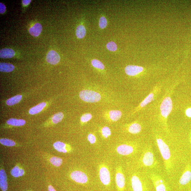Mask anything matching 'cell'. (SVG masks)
<instances>
[{"label": "cell", "instance_id": "cell-25", "mask_svg": "<svg viewBox=\"0 0 191 191\" xmlns=\"http://www.w3.org/2000/svg\"><path fill=\"white\" fill-rule=\"evenodd\" d=\"M86 33L85 28L82 25H79L76 31V36L79 39H82L85 37Z\"/></svg>", "mask_w": 191, "mask_h": 191}, {"label": "cell", "instance_id": "cell-17", "mask_svg": "<svg viewBox=\"0 0 191 191\" xmlns=\"http://www.w3.org/2000/svg\"><path fill=\"white\" fill-rule=\"evenodd\" d=\"M42 31V27L39 23H36L33 26L30 28L29 32L32 36L34 37H38Z\"/></svg>", "mask_w": 191, "mask_h": 191}, {"label": "cell", "instance_id": "cell-9", "mask_svg": "<svg viewBox=\"0 0 191 191\" xmlns=\"http://www.w3.org/2000/svg\"><path fill=\"white\" fill-rule=\"evenodd\" d=\"M160 111L163 117L166 119L172 109V102L171 98L167 97L163 100L160 106Z\"/></svg>", "mask_w": 191, "mask_h": 191}, {"label": "cell", "instance_id": "cell-31", "mask_svg": "<svg viewBox=\"0 0 191 191\" xmlns=\"http://www.w3.org/2000/svg\"><path fill=\"white\" fill-rule=\"evenodd\" d=\"M92 66L95 68L103 70L104 68V64L99 60L96 59L93 60L92 61Z\"/></svg>", "mask_w": 191, "mask_h": 191}, {"label": "cell", "instance_id": "cell-22", "mask_svg": "<svg viewBox=\"0 0 191 191\" xmlns=\"http://www.w3.org/2000/svg\"><path fill=\"white\" fill-rule=\"evenodd\" d=\"M14 66L12 64L6 63H1L0 71L3 72H10L14 69Z\"/></svg>", "mask_w": 191, "mask_h": 191}, {"label": "cell", "instance_id": "cell-19", "mask_svg": "<svg viewBox=\"0 0 191 191\" xmlns=\"http://www.w3.org/2000/svg\"><path fill=\"white\" fill-rule=\"evenodd\" d=\"M122 112L119 110H111L109 111V118L113 122H117L122 117Z\"/></svg>", "mask_w": 191, "mask_h": 191}, {"label": "cell", "instance_id": "cell-8", "mask_svg": "<svg viewBox=\"0 0 191 191\" xmlns=\"http://www.w3.org/2000/svg\"><path fill=\"white\" fill-rule=\"evenodd\" d=\"M115 181L116 185L120 191L124 189L125 178L122 166L119 165L116 169Z\"/></svg>", "mask_w": 191, "mask_h": 191}, {"label": "cell", "instance_id": "cell-2", "mask_svg": "<svg viewBox=\"0 0 191 191\" xmlns=\"http://www.w3.org/2000/svg\"><path fill=\"white\" fill-rule=\"evenodd\" d=\"M139 166L144 169H154L158 168L159 162L155 157L152 146H145L138 160Z\"/></svg>", "mask_w": 191, "mask_h": 191}, {"label": "cell", "instance_id": "cell-29", "mask_svg": "<svg viewBox=\"0 0 191 191\" xmlns=\"http://www.w3.org/2000/svg\"><path fill=\"white\" fill-rule=\"evenodd\" d=\"M0 143L5 146H13L16 145L14 142L11 139L6 138H1L0 139Z\"/></svg>", "mask_w": 191, "mask_h": 191}, {"label": "cell", "instance_id": "cell-36", "mask_svg": "<svg viewBox=\"0 0 191 191\" xmlns=\"http://www.w3.org/2000/svg\"><path fill=\"white\" fill-rule=\"evenodd\" d=\"M6 7L3 3H0V13L3 14L5 12Z\"/></svg>", "mask_w": 191, "mask_h": 191}, {"label": "cell", "instance_id": "cell-11", "mask_svg": "<svg viewBox=\"0 0 191 191\" xmlns=\"http://www.w3.org/2000/svg\"><path fill=\"white\" fill-rule=\"evenodd\" d=\"M143 70L142 67L134 65H129L125 68V73L127 75L131 76L137 75Z\"/></svg>", "mask_w": 191, "mask_h": 191}, {"label": "cell", "instance_id": "cell-4", "mask_svg": "<svg viewBox=\"0 0 191 191\" xmlns=\"http://www.w3.org/2000/svg\"><path fill=\"white\" fill-rule=\"evenodd\" d=\"M139 146L135 144L130 143H123L117 146L116 152L120 155L129 156L135 154L138 150Z\"/></svg>", "mask_w": 191, "mask_h": 191}, {"label": "cell", "instance_id": "cell-14", "mask_svg": "<svg viewBox=\"0 0 191 191\" xmlns=\"http://www.w3.org/2000/svg\"><path fill=\"white\" fill-rule=\"evenodd\" d=\"M53 146L55 150L60 153H66L71 150L70 147H68L66 144L60 141L56 142Z\"/></svg>", "mask_w": 191, "mask_h": 191}, {"label": "cell", "instance_id": "cell-33", "mask_svg": "<svg viewBox=\"0 0 191 191\" xmlns=\"http://www.w3.org/2000/svg\"><path fill=\"white\" fill-rule=\"evenodd\" d=\"M106 47L108 50L112 52H115L117 49L116 44L113 41L109 42L107 44Z\"/></svg>", "mask_w": 191, "mask_h": 191}, {"label": "cell", "instance_id": "cell-28", "mask_svg": "<svg viewBox=\"0 0 191 191\" xmlns=\"http://www.w3.org/2000/svg\"><path fill=\"white\" fill-rule=\"evenodd\" d=\"M64 116V114L62 112H59L53 115L52 118L53 122L55 124L61 122Z\"/></svg>", "mask_w": 191, "mask_h": 191}, {"label": "cell", "instance_id": "cell-10", "mask_svg": "<svg viewBox=\"0 0 191 191\" xmlns=\"http://www.w3.org/2000/svg\"><path fill=\"white\" fill-rule=\"evenodd\" d=\"M71 178L75 182L80 184H85L88 182V178L85 172L80 171H74L71 172Z\"/></svg>", "mask_w": 191, "mask_h": 191}, {"label": "cell", "instance_id": "cell-24", "mask_svg": "<svg viewBox=\"0 0 191 191\" xmlns=\"http://www.w3.org/2000/svg\"><path fill=\"white\" fill-rule=\"evenodd\" d=\"M22 96L21 95H18L16 96L11 98L6 102V103L8 106H13L14 105L17 104L22 99Z\"/></svg>", "mask_w": 191, "mask_h": 191}, {"label": "cell", "instance_id": "cell-40", "mask_svg": "<svg viewBox=\"0 0 191 191\" xmlns=\"http://www.w3.org/2000/svg\"></svg>", "mask_w": 191, "mask_h": 191}, {"label": "cell", "instance_id": "cell-3", "mask_svg": "<svg viewBox=\"0 0 191 191\" xmlns=\"http://www.w3.org/2000/svg\"><path fill=\"white\" fill-rule=\"evenodd\" d=\"M144 176L138 172H134L130 175V182L133 191H146Z\"/></svg>", "mask_w": 191, "mask_h": 191}, {"label": "cell", "instance_id": "cell-18", "mask_svg": "<svg viewBox=\"0 0 191 191\" xmlns=\"http://www.w3.org/2000/svg\"><path fill=\"white\" fill-rule=\"evenodd\" d=\"M127 130L128 132L130 134H138L141 131V126L138 123H133L128 127Z\"/></svg>", "mask_w": 191, "mask_h": 191}, {"label": "cell", "instance_id": "cell-7", "mask_svg": "<svg viewBox=\"0 0 191 191\" xmlns=\"http://www.w3.org/2000/svg\"><path fill=\"white\" fill-rule=\"evenodd\" d=\"M99 167V177L101 183L105 185H109L111 181V174L107 165L102 163Z\"/></svg>", "mask_w": 191, "mask_h": 191}, {"label": "cell", "instance_id": "cell-37", "mask_svg": "<svg viewBox=\"0 0 191 191\" xmlns=\"http://www.w3.org/2000/svg\"><path fill=\"white\" fill-rule=\"evenodd\" d=\"M185 114L188 117L191 118V108H188L186 110Z\"/></svg>", "mask_w": 191, "mask_h": 191}, {"label": "cell", "instance_id": "cell-23", "mask_svg": "<svg viewBox=\"0 0 191 191\" xmlns=\"http://www.w3.org/2000/svg\"><path fill=\"white\" fill-rule=\"evenodd\" d=\"M24 170L18 166L14 167L11 171V175L15 177L22 176L24 175Z\"/></svg>", "mask_w": 191, "mask_h": 191}, {"label": "cell", "instance_id": "cell-5", "mask_svg": "<svg viewBox=\"0 0 191 191\" xmlns=\"http://www.w3.org/2000/svg\"><path fill=\"white\" fill-rule=\"evenodd\" d=\"M156 191H168L165 181L162 177L156 172H150L148 175Z\"/></svg>", "mask_w": 191, "mask_h": 191}, {"label": "cell", "instance_id": "cell-15", "mask_svg": "<svg viewBox=\"0 0 191 191\" xmlns=\"http://www.w3.org/2000/svg\"><path fill=\"white\" fill-rule=\"evenodd\" d=\"M191 180V171L187 170L183 172L179 180L181 185H187Z\"/></svg>", "mask_w": 191, "mask_h": 191}, {"label": "cell", "instance_id": "cell-1", "mask_svg": "<svg viewBox=\"0 0 191 191\" xmlns=\"http://www.w3.org/2000/svg\"><path fill=\"white\" fill-rule=\"evenodd\" d=\"M156 144L163 160L165 170L170 174L173 171L175 164V154L174 150L164 139L160 137L156 138Z\"/></svg>", "mask_w": 191, "mask_h": 191}, {"label": "cell", "instance_id": "cell-30", "mask_svg": "<svg viewBox=\"0 0 191 191\" xmlns=\"http://www.w3.org/2000/svg\"><path fill=\"white\" fill-rule=\"evenodd\" d=\"M154 95L153 93H151L150 94H149L148 96L146 97V98L144 99L143 101L142 102L140 105V107H145L149 103H150L151 101H152Z\"/></svg>", "mask_w": 191, "mask_h": 191}, {"label": "cell", "instance_id": "cell-35", "mask_svg": "<svg viewBox=\"0 0 191 191\" xmlns=\"http://www.w3.org/2000/svg\"><path fill=\"white\" fill-rule=\"evenodd\" d=\"M88 140L91 144H94L97 141L96 137L92 134H90L87 137Z\"/></svg>", "mask_w": 191, "mask_h": 191}, {"label": "cell", "instance_id": "cell-12", "mask_svg": "<svg viewBox=\"0 0 191 191\" xmlns=\"http://www.w3.org/2000/svg\"><path fill=\"white\" fill-rule=\"evenodd\" d=\"M60 60L58 53L53 50H51L48 53L46 56V61L51 64H56L59 62Z\"/></svg>", "mask_w": 191, "mask_h": 191}, {"label": "cell", "instance_id": "cell-26", "mask_svg": "<svg viewBox=\"0 0 191 191\" xmlns=\"http://www.w3.org/2000/svg\"><path fill=\"white\" fill-rule=\"evenodd\" d=\"M51 163L56 167H59L62 163L63 160L61 158L56 157H53L50 159Z\"/></svg>", "mask_w": 191, "mask_h": 191}, {"label": "cell", "instance_id": "cell-13", "mask_svg": "<svg viewBox=\"0 0 191 191\" xmlns=\"http://www.w3.org/2000/svg\"><path fill=\"white\" fill-rule=\"evenodd\" d=\"M7 177L5 171L3 169L0 170V187L3 191L8 189Z\"/></svg>", "mask_w": 191, "mask_h": 191}, {"label": "cell", "instance_id": "cell-27", "mask_svg": "<svg viewBox=\"0 0 191 191\" xmlns=\"http://www.w3.org/2000/svg\"><path fill=\"white\" fill-rule=\"evenodd\" d=\"M101 134L104 138H107L111 136V130L108 127H104L101 129Z\"/></svg>", "mask_w": 191, "mask_h": 191}, {"label": "cell", "instance_id": "cell-39", "mask_svg": "<svg viewBox=\"0 0 191 191\" xmlns=\"http://www.w3.org/2000/svg\"><path fill=\"white\" fill-rule=\"evenodd\" d=\"M48 191H56L55 189L53 188L52 186L49 185L48 187Z\"/></svg>", "mask_w": 191, "mask_h": 191}, {"label": "cell", "instance_id": "cell-32", "mask_svg": "<svg viewBox=\"0 0 191 191\" xmlns=\"http://www.w3.org/2000/svg\"><path fill=\"white\" fill-rule=\"evenodd\" d=\"M92 114L89 113H87L84 114L80 118V120L82 123H85L89 122L92 118Z\"/></svg>", "mask_w": 191, "mask_h": 191}, {"label": "cell", "instance_id": "cell-38", "mask_svg": "<svg viewBox=\"0 0 191 191\" xmlns=\"http://www.w3.org/2000/svg\"><path fill=\"white\" fill-rule=\"evenodd\" d=\"M31 0H23L22 3L24 5L27 6L31 3Z\"/></svg>", "mask_w": 191, "mask_h": 191}, {"label": "cell", "instance_id": "cell-6", "mask_svg": "<svg viewBox=\"0 0 191 191\" xmlns=\"http://www.w3.org/2000/svg\"><path fill=\"white\" fill-rule=\"evenodd\" d=\"M80 99L88 103H95L101 99V96L99 93L90 90L81 91L79 94Z\"/></svg>", "mask_w": 191, "mask_h": 191}, {"label": "cell", "instance_id": "cell-34", "mask_svg": "<svg viewBox=\"0 0 191 191\" xmlns=\"http://www.w3.org/2000/svg\"><path fill=\"white\" fill-rule=\"evenodd\" d=\"M107 21L105 18L102 17L99 20V26L101 29H104L107 26Z\"/></svg>", "mask_w": 191, "mask_h": 191}, {"label": "cell", "instance_id": "cell-16", "mask_svg": "<svg viewBox=\"0 0 191 191\" xmlns=\"http://www.w3.org/2000/svg\"><path fill=\"white\" fill-rule=\"evenodd\" d=\"M15 55L14 51L12 49L5 48L0 50V57L2 59H9Z\"/></svg>", "mask_w": 191, "mask_h": 191}, {"label": "cell", "instance_id": "cell-20", "mask_svg": "<svg viewBox=\"0 0 191 191\" xmlns=\"http://www.w3.org/2000/svg\"><path fill=\"white\" fill-rule=\"evenodd\" d=\"M46 105L45 102H42L30 109L29 112L30 115H34L38 113L43 110Z\"/></svg>", "mask_w": 191, "mask_h": 191}, {"label": "cell", "instance_id": "cell-21", "mask_svg": "<svg viewBox=\"0 0 191 191\" xmlns=\"http://www.w3.org/2000/svg\"><path fill=\"white\" fill-rule=\"evenodd\" d=\"M7 123L9 125L15 127H20L25 124V122L24 120L17 119L15 118H11L7 121Z\"/></svg>", "mask_w": 191, "mask_h": 191}]
</instances>
